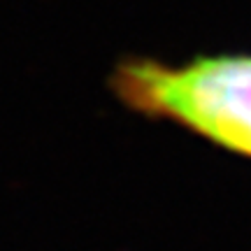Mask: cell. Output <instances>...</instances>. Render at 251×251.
Returning <instances> with one entry per match:
<instances>
[{"label":"cell","instance_id":"1","mask_svg":"<svg viewBox=\"0 0 251 251\" xmlns=\"http://www.w3.org/2000/svg\"><path fill=\"white\" fill-rule=\"evenodd\" d=\"M107 86L135 114L251 161V51L198 54L177 65L128 56L109 72Z\"/></svg>","mask_w":251,"mask_h":251}]
</instances>
